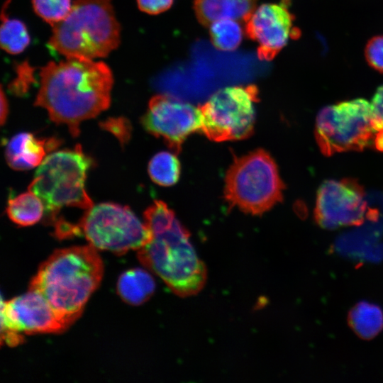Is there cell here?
Returning a JSON list of instances; mask_svg holds the SVG:
<instances>
[{
    "instance_id": "4316f807",
    "label": "cell",
    "mask_w": 383,
    "mask_h": 383,
    "mask_svg": "<svg viewBox=\"0 0 383 383\" xmlns=\"http://www.w3.org/2000/svg\"><path fill=\"white\" fill-rule=\"evenodd\" d=\"M9 113V104L7 101L6 96L3 91L1 87V124L3 125L6 121Z\"/></svg>"
},
{
    "instance_id": "3957f363",
    "label": "cell",
    "mask_w": 383,
    "mask_h": 383,
    "mask_svg": "<svg viewBox=\"0 0 383 383\" xmlns=\"http://www.w3.org/2000/svg\"><path fill=\"white\" fill-rule=\"evenodd\" d=\"M112 0H74L68 15L52 26L48 46L66 58L106 57L121 41Z\"/></svg>"
},
{
    "instance_id": "603a6c76",
    "label": "cell",
    "mask_w": 383,
    "mask_h": 383,
    "mask_svg": "<svg viewBox=\"0 0 383 383\" xmlns=\"http://www.w3.org/2000/svg\"><path fill=\"white\" fill-rule=\"evenodd\" d=\"M370 108L371 123L374 134L373 145L377 150L383 151V85L377 89Z\"/></svg>"
},
{
    "instance_id": "7c38bea8",
    "label": "cell",
    "mask_w": 383,
    "mask_h": 383,
    "mask_svg": "<svg viewBox=\"0 0 383 383\" xmlns=\"http://www.w3.org/2000/svg\"><path fill=\"white\" fill-rule=\"evenodd\" d=\"M142 124L152 135L162 138L175 152L192 133L201 130V113L189 103L160 94L148 103Z\"/></svg>"
},
{
    "instance_id": "7a4b0ae2",
    "label": "cell",
    "mask_w": 383,
    "mask_h": 383,
    "mask_svg": "<svg viewBox=\"0 0 383 383\" xmlns=\"http://www.w3.org/2000/svg\"><path fill=\"white\" fill-rule=\"evenodd\" d=\"M104 265L91 245L55 250L40 266L29 289L39 292L71 325L101 281Z\"/></svg>"
},
{
    "instance_id": "9a60e30c",
    "label": "cell",
    "mask_w": 383,
    "mask_h": 383,
    "mask_svg": "<svg viewBox=\"0 0 383 383\" xmlns=\"http://www.w3.org/2000/svg\"><path fill=\"white\" fill-rule=\"evenodd\" d=\"M257 0H194V10L199 22L209 26L221 19L246 23L256 9Z\"/></svg>"
},
{
    "instance_id": "cb8c5ba5",
    "label": "cell",
    "mask_w": 383,
    "mask_h": 383,
    "mask_svg": "<svg viewBox=\"0 0 383 383\" xmlns=\"http://www.w3.org/2000/svg\"><path fill=\"white\" fill-rule=\"evenodd\" d=\"M365 56L370 67L383 73V35L374 36L368 41Z\"/></svg>"
},
{
    "instance_id": "9c48e42d",
    "label": "cell",
    "mask_w": 383,
    "mask_h": 383,
    "mask_svg": "<svg viewBox=\"0 0 383 383\" xmlns=\"http://www.w3.org/2000/svg\"><path fill=\"white\" fill-rule=\"evenodd\" d=\"M258 89L255 85L219 89L200 106L201 131L216 142L245 139L253 133Z\"/></svg>"
},
{
    "instance_id": "d4e9b609",
    "label": "cell",
    "mask_w": 383,
    "mask_h": 383,
    "mask_svg": "<svg viewBox=\"0 0 383 383\" xmlns=\"http://www.w3.org/2000/svg\"><path fill=\"white\" fill-rule=\"evenodd\" d=\"M104 129L112 133L121 144L126 143L131 135V125L124 118H111L101 123Z\"/></svg>"
},
{
    "instance_id": "ba28073f",
    "label": "cell",
    "mask_w": 383,
    "mask_h": 383,
    "mask_svg": "<svg viewBox=\"0 0 383 383\" xmlns=\"http://www.w3.org/2000/svg\"><path fill=\"white\" fill-rule=\"evenodd\" d=\"M82 233L96 250L118 255L139 250L152 238V233L128 207L113 203H101L86 211L79 224Z\"/></svg>"
},
{
    "instance_id": "5bb4252c",
    "label": "cell",
    "mask_w": 383,
    "mask_h": 383,
    "mask_svg": "<svg viewBox=\"0 0 383 383\" xmlns=\"http://www.w3.org/2000/svg\"><path fill=\"white\" fill-rule=\"evenodd\" d=\"M55 138H38L30 133H20L13 136L6 146V160L16 170H27L38 167L47 153L60 144Z\"/></svg>"
},
{
    "instance_id": "6da1fadb",
    "label": "cell",
    "mask_w": 383,
    "mask_h": 383,
    "mask_svg": "<svg viewBox=\"0 0 383 383\" xmlns=\"http://www.w3.org/2000/svg\"><path fill=\"white\" fill-rule=\"evenodd\" d=\"M40 89L35 105L57 124H65L72 136L79 125L107 109L111 104L113 73L104 62L66 58L40 68Z\"/></svg>"
},
{
    "instance_id": "52a82bcc",
    "label": "cell",
    "mask_w": 383,
    "mask_h": 383,
    "mask_svg": "<svg viewBox=\"0 0 383 383\" xmlns=\"http://www.w3.org/2000/svg\"><path fill=\"white\" fill-rule=\"evenodd\" d=\"M374 137L370 103L364 99L327 106L316 117L315 138L324 155L362 150Z\"/></svg>"
},
{
    "instance_id": "d6986e66",
    "label": "cell",
    "mask_w": 383,
    "mask_h": 383,
    "mask_svg": "<svg viewBox=\"0 0 383 383\" xmlns=\"http://www.w3.org/2000/svg\"><path fill=\"white\" fill-rule=\"evenodd\" d=\"M349 323L360 337L370 339L376 336L383 328V312L378 306L362 301L351 310Z\"/></svg>"
},
{
    "instance_id": "2e32d148",
    "label": "cell",
    "mask_w": 383,
    "mask_h": 383,
    "mask_svg": "<svg viewBox=\"0 0 383 383\" xmlns=\"http://www.w3.org/2000/svg\"><path fill=\"white\" fill-rule=\"evenodd\" d=\"M155 282L153 277L143 269L126 271L118 280L117 292L127 304L138 306L147 301L153 294Z\"/></svg>"
},
{
    "instance_id": "5b68a950",
    "label": "cell",
    "mask_w": 383,
    "mask_h": 383,
    "mask_svg": "<svg viewBox=\"0 0 383 383\" xmlns=\"http://www.w3.org/2000/svg\"><path fill=\"white\" fill-rule=\"evenodd\" d=\"M80 145L54 152L38 166L28 190L43 201L50 221H57L63 207L88 210L94 206L85 189L87 172L92 165Z\"/></svg>"
},
{
    "instance_id": "7402d4cb",
    "label": "cell",
    "mask_w": 383,
    "mask_h": 383,
    "mask_svg": "<svg viewBox=\"0 0 383 383\" xmlns=\"http://www.w3.org/2000/svg\"><path fill=\"white\" fill-rule=\"evenodd\" d=\"M34 12L52 26L62 21L70 13L71 0H31Z\"/></svg>"
},
{
    "instance_id": "44dd1931",
    "label": "cell",
    "mask_w": 383,
    "mask_h": 383,
    "mask_svg": "<svg viewBox=\"0 0 383 383\" xmlns=\"http://www.w3.org/2000/svg\"><path fill=\"white\" fill-rule=\"evenodd\" d=\"M210 39L213 45L222 51H233L240 45L243 35L238 21L221 19L210 26Z\"/></svg>"
},
{
    "instance_id": "ffe728a7",
    "label": "cell",
    "mask_w": 383,
    "mask_h": 383,
    "mask_svg": "<svg viewBox=\"0 0 383 383\" xmlns=\"http://www.w3.org/2000/svg\"><path fill=\"white\" fill-rule=\"evenodd\" d=\"M181 171L177 157L169 152H160L154 155L148 164L151 179L161 186H172L179 179Z\"/></svg>"
},
{
    "instance_id": "277c9868",
    "label": "cell",
    "mask_w": 383,
    "mask_h": 383,
    "mask_svg": "<svg viewBox=\"0 0 383 383\" xmlns=\"http://www.w3.org/2000/svg\"><path fill=\"white\" fill-rule=\"evenodd\" d=\"M189 233L177 219L152 233L151 240L138 250V257L180 296L197 294L206 280V269L189 240Z\"/></svg>"
},
{
    "instance_id": "8992f818",
    "label": "cell",
    "mask_w": 383,
    "mask_h": 383,
    "mask_svg": "<svg viewBox=\"0 0 383 383\" xmlns=\"http://www.w3.org/2000/svg\"><path fill=\"white\" fill-rule=\"evenodd\" d=\"M284 187L274 160L259 149L235 159L226 176L224 196L231 206L260 215L282 200Z\"/></svg>"
},
{
    "instance_id": "4fadbf2b",
    "label": "cell",
    "mask_w": 383,
    "mask_h": 383,
    "mask_svg": "<svg viewBox=\"0 0 383 383\" xmlns=\"http://www.w3.org/2000/svg\"><path fill=\"white\" fill-rule=\"evenodd\" d=\"M288 1L263 4L256 8L245 23V33L258 44L257 57L271 60L291 38L296 39L300 31L294 26V16L288 9Z\"/></svg>"
},
{
    "instance_id": "30bf717a",
    "label": "cell",
    "mask_w": 383,
    "mask_h": 383,
    "mask_svg": "<svg viewBox=\"0 0 383 383\" xmlns=\"http://www.w3.org/2000/svg\"><path fill=\"white\" fill-rule=\"evenodd\" d=\"M1 338L9 346L23 343L21 333H57L71 324L39 292L29 289L8 301H1Z\"/></svg>"
},
{
    "instance_id": "8fae6325",
    "label": "cell",
    "mask_w": 383,
    "mask_h": 383,
    "mask_svg": "<svg viewBox=\"0 0 383 383\" xmlns=\"http://www.w3.org/2000/svg\"><path fill=\"white\" fill-rule=\"evenodd\" d=\"M367 208L365 190L356 179L326 180L317 192L314 217L326 229L357 226L364 221Z\"/></svg>"
},
{
    "instance_id": "ac0fdd59",
    "label": "cell",
    "mask_w": 383,
    "mask_h": 383,
    "mask_svg": "<svg viewBox=\"0 0 383 383\" xmlns=\"http://www.w3.org/2000/svg\"><path fill=\"white\" fill-rule=\"evenodd\" d=\"M9 3V1L4 4L1 12L0 44L7 53L18 55L29 45L30 37L26 24L22 21L8 16L6 9Z\"/></svg>"
},
{
    "instance_id": "484cf974",
    "label": "cell",
    "mask_w": 383,
    "mask_h": 383,
    "mask_svg": "<svg viewBox=\"0 0 383 383\" xmlns=\"http://www.w3.org/2000/svg\"><path fill=\"white\" fill-rule=\"evenodd\" d=\"M139 9L148 14L155 15L168 10L173 0H136Z\"/></svg>"
},
{
    "instance_id": "e0dca14e",
    "label": "cell",
    "mask_w": 383,
    "mask_h": 383,
    "mask_svg": "<svg viewBox=\"0 0 383 383\" xmlns=\"http://www.w3.org/2000/svg\"><path fill=\"white\" fill-rule=\"evenodd\" d=\"M44 211L43 201L30 190L11 197L6 206L9 218L21 226L35 224L41 219Z\"/></svg>"
}]
</instances>
